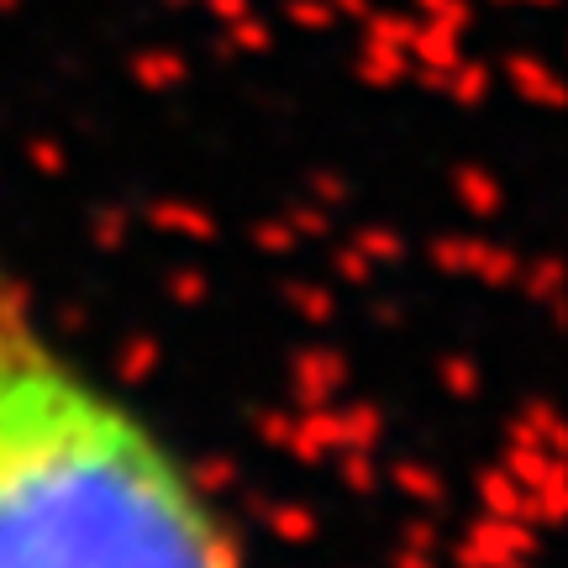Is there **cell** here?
<instances>
[{
  "instance_id": "cell-1",
  "label": "cell",
  "mask_w": 568,
  "mask_h": 568,
  "mask_svg": "<svg viewBox=\"0 0 568 568\" xmlns=\"http://www.w3.org/2000/svg\"><path fill=\"white\" fill-rule=\"evenodd\" d=\"M0 568H237L174 453L42 332L6 264Z\"/></svg>"
}]
</instances>
